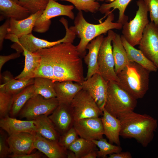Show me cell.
Instances as JSON below:
<instances>
[{
  "mask_svg": "<svg viewBox=\"0 0 158 158\" xmlns=\"http://www.w3.org/2000/svg\"><path fill=\"white\" fill-rule=\"evenodd\" d=\"M34 145L35 149L38 150L49 158L67 157V150L61 145L59 141L49 140L37 133Z\"/></svg>",
  "mask_w": 158,
  "mask_h": 158,
  "instance_id": "18",
  "label": "cell"
},
{
  "mask_svg": "<svg viewBox=\"0 0 158 158\" xmlns=\"http://www.w3.org/2000/svg\"><path fill=\"white\" fill-rule=\"evenodd\" d=\"M138 9L134 18L123 25L122 33L127 41L133 47L139 45L146 26L149 23L148 8L143 0L136 2Z\"/></svg>",
  "mask_w": 158,
  "mask_h": 158,
  "instance_id": "6",
  "label": "cell"
},
{
  "mask_svg": "<svg viewBox=\"0 0 158 158\" xmlns=\"http://www.w3.org/2000/svg\"><path fill=\"white\" fill-rule=\"evenodd\" d=\"M157 158H158V156H157Z\"/></svg>",
  "mask_w": 158,
  "mask_h": 158,
  "instance_id": "49",
  "label": "cell"
},
{
  "mask_svg": "<svg viewBox=\"0 0 158 158\" xmlns=\"http://www.w3.org/2000/svg\"><path fill=\"white\" fill-rule=\"evenodd\" d=\"M131 0H115L114 1L108 4H102L99 8V11L102 14L107 15L110 11L112 12L116 9L119 11V15L118 22L123 25L128 21V17L125 14V12L127 6Z\"/></svg>",
  "mask_w": 158,
  "mask_h": 158,
  "instance_id": "31",
  "label": "cell"
},
{
  "mask_svg": "<svg viewBox=\"0 0 158 158\" xmlns=\"http://www.w3.org/2000/svg\"><path fill=\"white\" fill-rule=\"evenodd\" d=\"M104 38L103 35H100L91 41L87 46L86 49L88 50V52L84 56V60L87 66L88 70L85 80L98 73V53Z\"/></svg>",
  "mask_w": 158,
  "mask_h": 158,
  "instance_id": "21",
  "label": "cell"
},
{
  "mask_svg": "<svg viewBox=\"0 0 158 158\" xmlns=\"http://www.w3.org/2000/svg\"><path fill=\"white\" fill-rule=\"evenodd\" d=\"M11 0L15 2V3H16L18 4L19 0Z\"/></svg>",
  "mask_w": 158,
  "mask_h": 158,
  "instance_id": "48",
  "label": "cell"
},
{
  "mask_svg": "<svg viewBox=\"0 0 158 158\" xmlns=\"http://www.w3.org/2000/svg\"><path fill=\"white\" fill-rule=\"evenodd\" d=\"M149 13L151 22L158 26V0H143Z\"/></svg>",
  "mask_w": 158,
  "mask_h": 158,
  "instance_id": "39",
  "label": "cell"
},
{
  "mask_svg": "<svg viewBox=\"0 0 158 158\" xmlns=\"http://www.w3.org/2000/svg\"><path fill=\"white\" fill-rule=\"evenodd\" d=\"M38 54L40 56L41 59L40 65L35 73L34 78L38 77L45 78L50 79L54 82L53 71L51 64L45 56Z\"/></svg>",
  "mask_w": 158,
  "mask_h": 158,
  "instance_id": "35",
  "label": "cell"
},
{
  "mask_svg": "<svg viewBox=\"0 0 158 158\" xmlns=\"http://www.w3.org/2000/svg\"><path fill=\"white\" fill-rule=\"evenodd\" d=\"M49 0H19L18 4L28 9L30 14L44 10Z\"/></svg>",
  "mask_w": 158,
  "mask_h": 158,
  "instance_id": "36",
  "label": "cell"
},
{
  "mask_svg": "<svg viewBox=\"0 0 158 158\" xmlns=\"http://www.w3.org/2000/svg\"><path fill=\"white\" fill-rule=\"evenodd\" d=\"M102 121L104 135L108 139L109 142L120 145L119 139L121 125L119 120L112 115L104 108L103 110Z\"/></svg>",
  "mask_w": 158,
  "mask_h": 158,
  "instance_id": "22",
  "label": "cell"
},
{
  "mask_svg": "<svg viewBox=\"0 0 158 158\" xmlns=\"http://www.w3.org/2000/svg\"><path fill=\"white\" fill-rule=\"evenodd\" d=\"M108 81L99 73H96L81 84L83 89L89 94L102 111L107 99Z\"/></svg>",
  "mask_w": 158,
  "mask_h": 158,
  "instance_id": "13",
  "label": "cell"
},
{
  "mask_svg": "<svg viewBox=\"0 0 158 158\" xmlns=\"http://www.w3.org/2000/svg\"><path fill=\"white\" fill-rule=\"evenodd\" d=\"M59 104L56 97L46 99L39 95L30 98L20 111V118L33 120L42 115L49 116Z\"/></svg>",
  "mask_w": 158,
  "mask_h": 158,
  "instance_id": "9",
  "label": "cell"
},
{
  "mask_svg": "<svg viewBox=\"0 0 158 158\" xmlns=\"http://www.w3.org/2000/svg\"><path fill=\"white\" fill-rule=\"evenodd\" d=\"M96 146L92 141L80 138L71 144L67 150L73 152L76 158H82L90 152L97 150Z\"/></svg>",
  "mask_w": 158,
  "mask_h": 158,
  "instance_id": "32",
  "label": "cell"
},
{
  "mask_svg": "<svg viewBox=\"0 0 158 158\" xmlns=\"http://www.w3.org/2000/svg\"><path fill=\"white\" fill-rule=\"evenodd\" d=\"M13 95L0 90V118H2L9 113Z\"/></svg>",
  "mask_w": 158,
  "mask_h": 158,
  "instance_id": "37",
  "label": "cell"
},
{
  "mask_svg": "<svg viewBox=\"0 0 158 158\" xmlns=\"http://www.w3.org/2000/svg\"><path fill=\"white\" fill-rule=\"evenodd\" d=\"M74 8V6L72 5H63L54 0H49L46 8L36 20L33 31L39 33L46 32L51 25V19L56 17L64 16L72 20L74 19L73 11Z\"/></svg>",
  "mask_w": 158,
  "mask_h": 158,
  "instance_id": "10",
  "label": "cell"
},
{
  "mask_svg": "<svg viewBox=\"0 0 158 158\" xmlns=\"http://www.w3.org/2000/svg\"><path fill=\"white\" fill-rule=\"evenodd\" d=\"M66 30V34L64 37L56 41L49 42L38 38L32 33L20 37L11 47L16 52L20 53L23 52L24 50L34 53L40 49L50 47L61 43H73L75 35L69 29L67 28Z\"/></svg>",
  "mask_w": 158,
  "mask_h": 158,
  "instance_id": "8",
  "label": "cell"
},
{
  "mask_svg": "<svg viewBox=\"0 0 158 158\" xmlns=\"http://www.w3.org/2000/svg\"><path fill=\"white\" fill-rule=\"evenodd\" d=\"M36 52L45 56L51 64L54 82L70 80L81 84L85 80L82 58L72 43H61Z\"/></svg>",
  "mask_w": 158,
  "mask_h": 158,
  "instance_id": "1",
  "label": "cell"
},
{
  "mask_svg": "<svg viewBox=\"0 0 158 158\" xmlns=\"http://www.w3.org/2000/svg\"><path fill=\"white\" fill-rule=\"evenodd\" d=\"M137 99L123 89L116 81H108V89L105 109L117 118L121 114L134 111L137 105Z\"/></svg>",
  "mask_w": 158,
  "mask_h": 158,
  "instance_id": "5",
  "label": "cell"
},
{
  "mask_svg": "<svg viewBox=\"0 0 158 158\" xmlns=\"http://www.w3.org/2000/svg\"><path fill=\"white\" fill-rule=\"evenodd\" d=\"M33 120L37 133L49 140L59 141L61 135L56 129L48 116L42 115Z\"/></svg>",
  "mask_w": 158,
  "mask_h": 158,
  "instance_id": "27",
  "label": "cell"
},
{
  "mask_svg": "<svg viewBox=\"0 0 158 158\" xmlns=\"http://www.w3.org/2000/svg\"><path fill=\"white\" fill-rule=\"evenodd\" d=\"M97 1H105L107 2L108 3H111L114 1L115 0H96Z\"/></svg>",
  "mask_w": 158,
  "mask_h": 158,
  "instance_id": "47",
  "label": "cell"
},
{
  "mask_svg": "<svg viewBox=\"0 0 158 158\" xmlns=\"http://www.w3.org/2000/svg\"><path fill=\"white\" fill-rule=\"evenodd\" d=\"M28 10L11 0H0V20L11 18L19 20L28 17Z\"/></svg>",
  "mask_w": 158,
  "mask_h": 158,
  "instance_id": "23",
  "label": "cell"
},
{
  "mask_svg": "<svg viewBox=\"0 0 158 158\" xmlns=\"http://www.w3.org/2000/svg\"><path fill=\"white\" fill-rule=\"evenodd\" d=\"M116 33L112 30L108 32L100 46L98 57V73L107 81L118 82L119 79L114 70L112 41Z\"/></svg>",
  "mask_w": 158,
  "mask_h": 158,
  "instance_id": "7",
  "label": "cell"
},
{
  "mask_svg": "<svg viewBox=\"0 0 158 158\" xmlns=\"http://www.w3.org/2000/svg\"><path fill=\"white\" fill-rule=\"evenodd\" d=\"M43 11H40L31 14L28 17L21 20L10 19V26L5 39L15 42L22 36L32 33L36 20Z\"/></svg>",
  "mask_w": 158,
  "mask_h": 158,
  "instance_id": "15",
  "label": "cell"
},
{
  "mask_svg": "<svg viewBox=\"0 0 158 158\" xmlns=\"http://www.w3.org/2000/svg\"><path fill=\"white\" fill-rule=\"evenodd\" d=\"M0 75L3 83L0 85V90L13 95L17 94L28 86L34 83V78L26 79H16L8 71Z\"/></svg>",
  "mask_w": 158,
  "mask_h": 158,
  "instance_id": "24",
  "label": "cell"
},
{
  "mask_svg": "<svg viewBox=\"0 0 158 158\" xmlns=\"http://www.w3.org/2000/svg\"><path fill=\"white\" fill-rule=\"evenodd\" d=\"M48 117L61 135L73 126L74 121L70 104H59Z\"/></svg>",
  "mask_w": 158,
  "mask_h": 158,
  "instance_id": "16",
  "label": "cell"
},
{
  "mask_svg": "<svg viewBox=\"0 0 158 158\" xmlns=\"http://www.w3.org/2000/svg\"><path fill=\"white\" fill-rule=\"evenodd\" d=\"M20 53L16 52L8 55H0V72L4 64L7 61L11 59H13L19 57Z\"/></svg>",
  "mask_w": 158,
  "mask_h": 158,
  "instance_id": "42",
  "label": "cell"
},
{
  "mask_svg": "<svg viewBox=\"0 0 158 158\" xmlns=\"http://www.w3.org/2000/svg\"><path fill=\"white\" fill-rule=\"evenodd\" d=\"M99 148L97 151V157L106 158L108 155L117 153L122 151V147L118 145H114L108 142L103 138L98 140H92Z\"/></svg>",
  "mask_w": 158,
  "mask_h": 158,
  "instance_id": "33",
  "label": "cell"
},
{
  "mask_svg": "<svg viewBox=\"0 0 158 158\" xmlns=\"http://www.w3.org/2000/svg\"><path fill=\"white\" fill-rule=\"evenodd\" d=\"M97 150H92L83 156L82 158H96L97 157Z\"/></svg>",
  "mask_w": 158,
  "mask_h": 158,
  "instance_id": "45",
  "label": "cell"
},
{
  "mask_svg": "<svg viewBox=\"0 0 158 158\" xmlns=\"http://www.w3.org/2000/svg\"><path fill=\"white\" fill-rule=\"evenodd\" d=\"M33 85L35 88V95H39L46 99L56 97L53 81L43 77L34 78Z\"/></svg>",
  "mask_w": 158,
  "mask_h": 158,
  "instance_id": "30",
  "label": "cell"
},
{
  "mask_svg": "<svg viewBox=\"0 0 158 158\" xmlns=\"http://www.w3.org/2000/svg\"><path fill=\"white\" fill-rule=\"evenodd\" d=\"M112 52L114 62V70L116 74L130 62L123 46L120 35L116 33L112 41Z\"/></svg>",
  "mask_w": 158,
  "mask_h": 158,
  "instance_id": "26",
  "label": "cell"
},
{
  "mask_svg": "<svg viewBox=\"0 0 158 158\" xmlns=\"http://www.w3.org/2000/svg\"><path fill=\"white\" fill-rule=\"evenodd\" d=\"M10 19H6L4 23L0 26V49L1 50L4 39L8 33V29L10 26Z\"/></svg>",
  "mask_w": 158,
  "mask_h": 158,
  "instance_id": "41",
  "label": "cell"
},
{
  "mask_svg": "<svg viewBox=\"0 0 158 158\" xmlns=\"http://www.w3.org/2000/svg\"><path fill=\"white\" fill-rule=\"evenodd\" d=\"M54 88L59 104H70L76 95L83 89L81 84L70 80L55 81Z\"/></svg>",
  "mask_w": 158,
  "mask_h": 158,
  "instance_id": "20",
  "label": "cell"
},
{
  "mask_svg": "<svg viewBox=\"0 0 158 158\" xmlns=\"http://www.w3.org/2000/svg\"><path fill=\"white\" fill-rule=\"evenodd\" d=\"M23 54L25 57V63L22 72L15 78L18 79H26L34 78L35 73L40 64V56L36 52L32 53L24 50Z\"/></svg>",
  "mask_w": 158,
  "mask_h": 158,
  "instance_id": "28",
  "label": "cell"
},
{
  "mask_svg": "<svg viewBox=\"0 0 158 158\" xmlns=\"http://www.w3.org/2000/svg\"><path fill=\"white\" fill-rule=\"evenodd\" d=\"M78 135L73 126L63 134L60 135L59 142L67 150L68 147L79 138Z\"/></svg>",
  "mask_w": 158,
  "mask_h": 158,
  "instance_id": "38",
  "label": "cell"
},
{
  "mask_svg": "<svg viewBox=\"0 0 158 158\" xmlns=\"http://www.w3.org/2000/svg\"><path fill=\"white\" fill-rule=\"evenodd\" d=\"M139 48L158 70V26L149 22L144 30Z\"/></svg>",
  "mask_w": 158,
  "mask_h": 158,
  "instance_id": "12",
  "label": "cell"
},
{
  "mask_svg": "<svg viewBox=\"0 0 158 158\" xmlns=\"http://www.w3.org/2000/svg\"><path fill=\"white\" fill-rule=\"evenodd\" d=\"M36 134L24 132L9 135L6 141L10 154L20 155L31 153L35 149L34 144Z\"/></svg>",
  "mask_w": 158,
  "mask_h": 158,
  "instance_id": "17",
  "label": "cell"
},
{
  "mask_svg": "<svg viewBox=\"0 0 158 158\" xmlns=\"http://www.w3.org/2000/svg\"><path fill=\"white\" fill-rule=\"evenodd\" d=\"M70 105L74 121L103 115V111L93 98L83 89L76 95Z\"/></svg>",
  "mask_w": 158,
  "mask_h": 158,
  "instance_id": "11",
  "label": "cell"
},
{
  "mask_svg": "<svg viewBox=\"0 0 158 158\" xmlns=\"http://www.w3.org/2000/svg\"><path fill=\"white\" fill-rule=\"evenodd\" d=\"M35 95L33 84L28 86L20 92L13 95L9 112L10 116L15 117L17 116L27 101Z\"/></svg>",
  "mask_w": 158,
  "mask_h": 158,
  "instance_id": "29",
  "label": "cell"
},
{
  "mask_svg": "<svg viewBox=\"0 0 158 158\" xmlns=\"http://www.w3.org/2000/svg\"><path fill=\"white\" fill-rule=\"evenodd\" d=\"M67 158H76L75 153L73 151L68 150L67 152Z\"/></svg>",
  "mask_w": 158,
  "mask_h": 158,
  "instance_id": "46",
  "label": "cell"
},
{
  "mask_svg": "<svg viewBox=\"0 0 158 158\" xmlns=\"http://www.w3.org/2000/svg\"><path fill=\"white\" fill-rule=\"evenodd\" d=\"M65 1L72 3L78 11H84L92 13L99 11L100 5L96 0H54Z\"/></svg>",
  "mask_w": 158,
  "mask_h": 158,
  "instance_id": "34",
  "label": "cell"
},
{
  "mask_svg": "<svg viewBox=\"0 0 158 158\" xmlns=\"http://www.w3.org/2000/svg\"><path fill=\"white\" fill-rule=\"evenodd\" d=\"M122 44L130 61L134 62L150 72H156L158 69L154 63L148 59L140 49L130 44L122 35L121 36Z\"/></svg>",
  "mask_w": 158,
  "mask_h": 158,
  "instance_id": "25",
  "label": "cell"
},
{
  "mask_svg": "<svg viewBox=\"0 0 158 158\" xmlns=\"http://www.w3.org/2000/svg\"><path fill=\"white\" fill-rule=\"evenodd\" d=\"M131 153L128 151L114 153L109 155L108 158H132Z\"/></svg>",
  "mask_w": 158,
  "mask_h": 158,
  "instance_id": "44",
  "label": "cell"
},
{
  "mask_svg": "<svg viewBox=\"0 0 158 158\" xmlns=\"http://www.w3.org/2000/svg\"><path fill=\"white\" fill-rule=\"evenodd\" d=\"M5 135L0 130V158H5L8 157L10 153L9 146L6 141Z\"/></svg>",
  "mask_w": 158,
  "mask_h": 158,
  "instance_id": "40",
  "label": "cell"
},
{
  "mask_svg": "<svg viewBox=\"0 0 158 158\" xmlns=\"http://www.w3.org/2000/svg\"><path fill=\"white\" fill-rule=\"evenodd\" d=\"M41 152H37L34 153L20 155L10 154L8 157L11 158H41L43 155Z\"/></svg>",
  "mask_w": 158,
  "mask_h": 158,
  "instance_id": "43",
  "label": "cell"
},
{
  "mask_svg": "<svg viewBox=\"0 0 158 158\" xmlns=\"http://www.w3.org/2000/svg\"><path fill=\"white\" fill-rule=\"evenodd\" d=\"M150 72L137 63L130 61L117 74V83L135 99H141L149 89Z\"/></svg>",
  "mask_w": 158,
  "mask_h": 158,
  "instance_id": "4",
  "label": "cell"
},
{
  "mask_svg": "<svg viewBox=\"0 0 158 158\" xmlns=\"http://www.w3.org/2000/svg\"><path fill=\"white\" fill-rule=\"evenodd\" d=\"M117 118L121 125L120 136L134 138L144 147L152 141L157 127V119L147 114H140L134 111L121 114Z\"/></svg>",
  "mask_w": 158,
  "mask_h": 158,
  "instance_id": "2",
  "label": "cell"
},
{
  "mask_svg": "<svg viewBox=\"0 0 158 158\" xmlns=\"http://www.w3.org/2000/svg\"><path fill=\"white\" fill-rule=\"evenodd\" d=\"M73 127L80 138L91 141L103 138L104 128L101 118L99 117L74 121Z\"/></svg>",
  "mask_w": 158,
  "mask_h": 158,
  "instance_id": "14",
  "label": "cell"
},
{
  "mask_svg": "<svg viewBox=\"0 0 158 158\" xmlns=\"http://www.w3.org/2000/svg\"><path fill=\"white\" fill-rule=\"evenodd\" d=\"M0 127L9 135L21 132L36 134V128L34 120H22L8 115L0 119Z\"/></svg>",
  "mask_w": 158,
  "mask_h": 158,
  "instance_id": "19",
  "label": "cell"
},
{
  "mask_svg": "<svg viewBox=\"0 0 158 158\" xmlns=\"http://www.w3.org/2000/svg\"><path fill=\"white\" fill-rule=\"evenodd\" d=\"M107 15V17L103 22L99 24H93L86 20L82 11H78L74 19V25L69 28L80 39L76 47L82 58L86 55L87 46L92 40L106 33L110 30L122 29V24L117 22H113L114 15L112 12L110 11Z\"/></svg>",
  "mask_w": 158,
  "mask_h": 158,
  "instance_id": "3",
  "label": "cell"
}]
</instances>
